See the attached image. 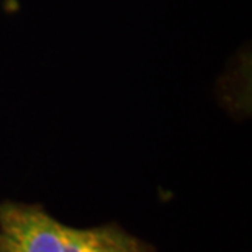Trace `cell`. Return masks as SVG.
<instances>
[{"mask_svg": "<svg viewBox=\"0 0 252 252\" xmlns=\"http://www.w3.org/2000/svg\"><path fill=\"white\" fill-rule=\"evenodd\" d=\"M0 252H156L146 241L110 223L70 228L41 205L0 203Z\"/></svg>", "mask_w": 252, "mask_h": 252, "instance_id": "6da1fadb", "label": "cell"}]
</instances>
